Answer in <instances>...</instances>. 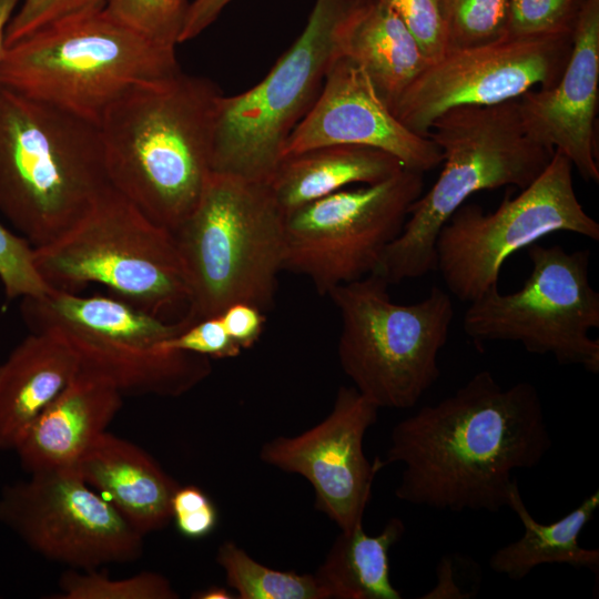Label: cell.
<instances>
[{
    "label": "cell",
    "instance_id": "1",
    "mask_svg": "<svg viewBox=\"0 0 599 599\" xmlns=\"http://www.w3.org/2000/svg\"><path fill=\"white\" fill-rule=\"evenodd\" d=\"M552 446L540 395L529 382L502 387L490 370L399 420L384 466L402 464L396 497L449 511L508 508L515 471Z\"/></svg>",
    "mask_w": 599,
    "mask_h": 599
},
{
    "label": "cell",
    "instance_id": "2",
    "mask_svg": "<svg viewBox=\"0 0 599 599\" xmlns=\"http://www.w3.org/2000/svg\"><path fill=\"white\" fill-rule=\"evenodd\" d=\"M221 94L209 79L180 71L129 90L98 126L111 185L172 233L213 173Z\"/></svg>",
    "mask_w": 599,
    "mask_h": 599
},
{
    "label": "cell",
    "instance_id": "3",
    "mask_svg": "<svg viewBox=\"0 0 599 599\" xmlns=\"http://www.w3.org/2000/svg\"><path fill=\"white\" fill-rule=\"evenodd\" d=\"M110 185L97 125L0 85V212L33 247L68 231Z\"/></svg>",
    "mask_w": 599,
    "mask_h": 599
},
{
    "label": "cell",
    "instance_id": "4",
    "mask_svg": "<svg viewBox=\"0 0 599 599\" xmlns=\"http://www.w3.org/2000/svg\"><path fill=\"white\" fill-rule=\"evenodd\" d=\"M427 136L441 152L443 169L410 205L400 234L373 272L388 284L436 271L438 232L471 194L509 185L522 190L555 153L527 133L518 99L450 109L433 121Z\"/></svg>",
    "mask_w": 599,
    "mask_h": 599
},
{
    "label": "cell",
    "instance_id": "5",
    "mask_svg": "<svg viewBox=\"0 0 599 599\" xmlns=\"http://www.w3.org/2000/svg\"><path fill=\"white\" fill-rule=\"evenodd\" d=\"M180 71L175 51L102 7L52 21L4 47L0 85L99 126L129 90Z\"/></svg>",
    "mask_w": 599,
    "mask_h": 599
},
{
    "label": "cell",
    "instance_id": "6",
    "mask_svg": "<svg viewBox=\"0 0 599 599\" xmlns=\"http://www.w3.org/2000/svg\"><path fill=\"white\" fill-rule=\"evenodd\" d=\"M190 292L185 327L244 302L273 306L284 264V214L267 183L213 172L172 233Z\"/></svg>",
    "mask_w": 599,
    "mask_h": 599
},
{
    "label": "cell",
    "instance_id": "7",
    "mask_svg": "<svg viewBox=\"0 0 599 599\" xmlns=\"http://www.w3.org/2000/svg\"><path fill=\"white\" fill-rule=\"evenodd\" d=\"M33 257L52 288L77 293L98 283L164 321L187 314L190 292L172 232L112 185L68 231L34 247Z\"/></svg>",
    "mask_w": 599,
    "mask_h": 599
},
{
    "label": "cell",
    "instance_id": "8",
    "mask_svg": "<svg viewBox=\"0 0 599 599\" xmlns=\"http://www.w3.org/2000/svg\"><path fill=\"white\" fill-rule=\"evenodd\" d=\"M388 283L370 273L333 288L341 315L338 359L354 387L378 408L414 407L437 382L454 304L433 286L420 302L394 303Z\"/></svg>",
    "mask_w": 599,
    "mask_h": 599
},
{
    "label": "cell",
    "instance_id": "9",
    "mask_svg": "<svg viewBox=\"0 0 599 599\" xmlns=\"http://www.w3.org/2000/svg\"><path fill=\"white\" fill-rule=\"evenodd\" d=\"M357 0H315L295 42L250 90L216 103L212 169L267 183L337 57L336 29Z\"/></svg>",
    "mask_w": 599,
    "mask_h": 599
},
{
    "label": "cell",
    "instance_id": "10",
    "mask_svg": "<svg viewBox=\"0 0 599 599\" xmlns=\"http://www.w3.org/2000/svg\"><path fill=\"white\" fill-rule=\"evenodd\" d=\"M531 271L521 288H494L469 303L463 329L478 346L485 342L520 343L531 354L551 355L561 365L599 372V293L589 281V250L561 245L527 247Z\"/></svg>",
    "mask_w": 599,
    "mask_h": 599
},
{
    "label": "cell",
    "instance_id": "11",
    "mask_svg": "<svg viewBox=\"0 0 599 599\" xmlns=\"http://www.w3.org/2000/svg\"><path fill=\"white\" fill-rule=\"evenodd\" d=\"M572 169L555 150L542 173L517 196L507 194L494 212L463 204L450 215L435 243L436 270L449 294L469 304L497 288L505 261L551 233L599 241L598 222L576 195Z\"/></svg>",
    "mask_w": 599,
    "mask_h": 599
},
{
    "label": "cell",
    "instance_id": "12",
    "mask_svg": "<svg viewBox=\"0 0 599 599\" xmlns=\"http://www.w3.org/2000/svg\"><path fill=\"white\" fill-rule=\"evenodd\" d=\"M424 173L403 167L390 177L341 190L284 215L283 270L307 277L321 295L373 273L400 234Z\"/></svg>",
    "mask_w": 599,
    "mask_h": 599
},
{
    "label": "cell",
    "instance_id": "13",
    "mask_svg": "<svg viewBox=\"0 0 599 599\" xmlns=\"http://www.w3.org/2000/svg\"><path fill=\"white\" fill-rule=\"evenodd\" d=\"M0 521L69 569L132 562L143 551V536L71 468L31 474L4 487Z\"/></svg>",
    "mask_w": 599,
    "mask_h": 599
},
{
    "label": "cell",
    "instance_id": "14",
    "mask_svg": "<svg viewBox=\"0 0 599 599\" xmlns=\"http://www.w3.org/2000/svg\"><path fill=\"white\" fill-rule=\"evenodd\" d=\"M572 33L500 41L447 51L428 64L393 113L410 131L427 136L441 113L519 99L534 87L554 85L569 59Z\"/></svg>",
    "mask_w": 599,
    "mask_h": 599
},
{
    "label": "cell",
    "instance_id": "15",
    "mask_svg": "<svg viewBox=\"0 0 599 599\" xmlns=\"http://www.w3.org/2000/svg\"><path fill=\"white\" fill-rule=\"evenodd\" d=\"M21 314L31 332L57 331L85 367L122 388L150 382L164 363L162 344L185 328L114 296H81L55 288L22 298Z\"/></svg>",
    "mask_w": 599,
    "mask_h": 599
},
{
    "label": "cell",
    "instance_id": "16",
    "mask_svg": "<svg viewBox=\"0 0 599 599\" xmlns=\"http://www.w3.org/2000/svg\"><path fill=\"white\" fill-rule=\"evenodd\" d=\"M378 409L354 386H342L321 423L296 436L266 441L260 458L304 477L314 489L315 508L341 531L351 530L363 525L374 479L385 467L364 451L365 434L376 423Z\"/></svg>",
    "mask_w": 599,
    "mask_h": 599
},
{
    "label": "cell",
    "instance_id": "17",
    "mask_svg": "<svg viewBox=\"0 0 599 599\" xmlns=\"http://www.w3.org/2000/svg\"><path fill=\"white\" fill-rule=\"evenodd\" d=\"M331 144L375 148L422 173L443 161L439 148L428 136L407 129L366 73L342 55L332 62L316 101L291 133L283 156Z\"/></svg>",
    "mask_w": 599,
    "mask_h": 599
},
{
    "label": "cell",
    "instance_id": "18",
    "mask_svg": "<svg viewBox=\"0 0 599 599\" xmlns=\"http://www.w3.org/2000/svg\"><path fill=\"white\" fill-rule=\"evenodd\" d=\"M599 99V0H587L558 81L518 99L524 128L561 152L585 181L599 182L596 122Z\"/></svg>",
    "mask_w": 599,
    "mask_h": 599
},
{
    "label": "cell",
    "instance_id": "19",
    "mask_svg": "<svg viewBox=\"0 0 599 599\" xmlns=\"http://www.w3.org/2000/svg\"><path fill=\"white\" fill-rule=\"evenodd\" d=\"M123 394L105 377L79 370L16 447L28 474L73 467L122 407Z\"/></svg>",
    "mask_w": 599,
    "mask_h": 599
},
{
    "label": "cell",
    "instance_id": "20",
    "mask_svg": "<svg viewBox=\"0 0 599 599\" xmlns=\"http://www.w3.org/2000/svg\"><path fill=\"white\" fill-rule=\"evenodd\" d=\"M142 536L172 520L177 481L140 446L108 430L71 467Z\"/></svg>",
    "mask_w": 599,
    "mask_h": 599
},
{
    "label": "cell",
    "instance_id": "21",
    "mask_svg": "<svg viewBox=\"0 0 599 599\" xmlns=\"http://www.w3.org/2000/svg\"><path fill=\"white\" fill-rule=\"evenodd\" d=\"M80 370L70 344L55 331L32 332L0 364V451L26 433Z\"/></svg>",
    "mask_w": 599,
    "mask_h": 599
},
{
    "label": "cell",
    "instance_id": "22",
    "mask_svg": "<svg viewBox=\"0 0 599 599\" xmlns=\"http://www.w3.org/2000/svg\"><path fill=\"white\" fill-rule=\"evenodd\" d=\"M336 49L366 73L392 112L428 65L404 23L379 0H357L348 8L336 29Z\"/></svg>",
    "mask_w": 599,
    "mask_h": 599
},
{
    "label": "cell",
    "instance_id": "23",
    "mask_svg": "<svg viewBox=\"0 0 599 599\" xmlns=\"http://www.w3.org/2000/svg\"><path fill=\"white\" fill-rule=\"evenodd\" d=\"M403 167L375 148L331 144L283 156L267 184L285 215L347 185L384 181Z\"/></svg>",
    "mask_w": 599,
    "mask_h": 599
},
{
    "label": "cell",
    "instance_id": "24",
    "mask_svg": "<svg viewBox=\"0 0 599 599\" xmlns=\"http://www.w3.org/2000/svg\"><path fill=\"white\" fill-rule=\"evenodd\" d=\"M508 508L517 515L524 532L519 539L490 556L489 567L493 571L517 581L540 565L562 564L576 569H588L598 576L599 550L583 548L579 544L582 530L599 508L598 490L562 518L541 524L528 510L515 479L509 490Z\"/></svg>",
    "mask_w": 599,
    "mask_h": 599
},
{
    "label": "cell",
    "instance_id": "25",
    "mask_svg": "<svg viewBox=\"0 0 599 599\" xmlns=\"http://www.w3.org/2000/svg\"><path fill=\"white\" fill-rule=\"evenodd\" d=\"M405 532L397 517L368 535L363 525L341 531L314 577L325 599H400L390 580L389 552Z\"/></svg>",
    "mask_w": 599,
    "mask_h": 599
},
{
    "label": "cell",
    "instance_id": "26",
    "mask_svg": "<svg viewBox=\"0 0 599 599\" xmlns=\"http://www.w3.org/2000/svg\"><path fill=\"white\" fill-rule=\"evenodd\" d=\"M215 560L238 599H325L314 575L264 566L231 540L220 545Z\"/></svg>",
    "mask_w": 599,
    "mask_h": 599
},
{
    "label": "cell",
    "instance_id": "27",
    "mask_svg": "<svg viewBox=\"0 0 599 599\" xmlns=\"http://www.w3.org/2000/svg\"><path fill=\"white\" fill-rule=\"evenodd\" d=\"M447 51L494 43L507 38L509 0H440Z\"/></svg>",
    "mask_w": 599,
    "mask_h": 599
},
{
    "label": "cell",
    "instance_id": "28",
    "mask_svg": "<svg viewBox=\"0 0 599 599\" xmlns=\"http://www.w3.org/2000/svg\"><path fill=\"white\" fill-rule=\"evenodd\" d=\"M59 599H175L177 592L162 575L143 571L112 579L94 570L68 569L59 579Z\"/></svg>",
    "mask_w": 599,
    "mask_h": 599
},
{
    "label": "cell",
    "instance_id": "29",
    "mask_svg": "<svg viewBox=\"0 0 599 599\" xmlns=\"http://www.w3.org/2000/svg\"><path fill=\"white\" fill-rule=\"evenodd\" d=\"M189 0H105V10L156 45L175 51Z\"/></svg>",
    "mask_w": 599,
    "mask_h": 599
},
{
    "label": "cell",
    "instance_id": "30",
    "mask_svg": "<svg viewBox=\"0 0 599 599\" xmlns=\"http://www.w3.org/2000/svg\"><path fill=\"white\" fill-rule=\"evenodd\" d=\"M587 0H509L507 38L573 33Z\"/></svg>",
    "mask_w": 599,
    "mask_h": 599
},
{
    "label": "cell",
    "instance_id": "31",
    "mask_svg": "<svg viewBox=\"0 0 599 599\" xmlns=\"http://www.w3.org/2000/svg\"><path fill=\"white\" fill-rule=\"evenodd\" d=\"M34 247L0 223V281L8 300L40 297L52 287L34 263Z\"/></svg>",
    "mask_w": 599,
    "mask_h": 599
},
{
    "label": "cell",
    "instance_id": "32",
    "mask_svg": "<svg viewBox=\"0 0 599 599\" xmlns=\"http://www.w3.org/2000/svg\"><path fill=\"white\" fill-rule=\"evenodd\" d=\"M389 7L419 45L428 64L447 52V29L440 0H379Z\"/></svg>",
    "mask_w": 599,
    "mask_h": 599
},
{
    "label": "cell",
    "instance_id": "33",
    "mask_svg": "<svg viewBox=\"0 0 599 599\" xmlns=\"http://www.w3.org/2000/svg\"><path fill=\"white\" fill-rule=\"evenodd\" d=\"M105 0H21L4 38V47L45 24L81 11L104 7Z\"/></svg>",
    "mask_w": 599,
    "mask_h": 599
},
{
    "label": "cell",
    "instance_id": "34",
    "mask_svg": "<svg viewBox=\"0 0 599 599\" xmlns=\"http://www.w3.org/2000/svg\"><path fill=\"white\" fill-rule=\"evenodd\" d=\"M172 520L187 539L211 535L219 524V510L206 493L197 486H179L171 501Z\"/></svg>",
    "mask_w": 599,
    "mask_h": 599
},
{
    "label": "cell",
    "instance_id": "35",
    "mask_svg": "<svg viewBox=\"0 0 599 599\" xmlns=\"http://www.w3.org/2000/svg\"><path fill=\"white\" fill-rule=\"evenodd\" d=\"M162 346L209 358H231L242 352L229 335L220 315L203 318L185 327L166 339Z\"/></svg>",
    "mask_w": 599,
    "mask_h": 599
},
{
    "label": "cell",
    "instance_id": "36",
    "mask_svg": "<svg viewBox=\"0 0 599 599\" xmlns=\"http://www.w3.org/2000/svg\"><path fill=\"white\" fill-rule=\"evenodd\" d=\"M437 581L420 598L423 599H470L480 588L481 569L471 558L449 554L436 566Z\"/></svg>",
    "mask_w": 599,
    "mask_h": 599
},
{
    "label": "cell",
    "instance_id": "37",
    "mask_svg": "<svg viewBox=\"0 0 599 599\" xmlns=\"http://www.w3.org/2000/svg\"><path fill=\"white\" fill-rule=\"evenodd\" d=\"M220 317L229 335L241 349L252 347L264 329V312L248 303H233L220 314Z\"/></svg>",
    "mask_w": 599,
    "mask_h": 599
},
{
    "label": "cell",
    "instance_id": "38",
    "mask_svg": "<svg viewBox=\"0 0 599 599\" xmlns=\"http://www.w3.org/2000/svg\"><path fill=\"white\" fill-rule=\"evenodd\" d=\"M232 0H193L190 2L179 43L192 40L209 28Z\"/></svg>",
    "mask_w": 599,
    "mask_h": 599
},
{
    "label": "cell",
    "instance_id": "39",
    "mask_svg": "<svg viewBox=\"0 0 599 599\" xmlns=\"http://www.w3.org/2000/svg\"><path fill=\"white\" fill-rule=\"evenodd\" d=\"M21 0H0V61L4 51L7 27Z\"/></svg>",
    "mask_w": 599,
    "mask_h": 599
},
{
    "label": "cell",
    "instance_id": "40",
    "mask_svg": "<svg viewBox=\"0 0 599 599\" xmlns=\"http://www.w3.org/2000/svg\"><path fill=\"white\" fill-rule=\"evenodd\" d=\"M194 599H232L236 598L226 588L221 586H210L203 590H199L191 596Z\"/></svg>",
    "mask_w": 599,
    "mask_h": 599
}]
</instances>
